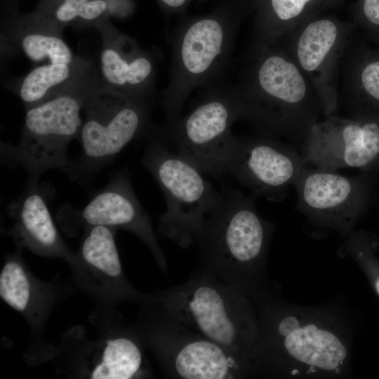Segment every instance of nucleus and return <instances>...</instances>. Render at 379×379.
<instances>
[{
	"label": "nucleus",
	"mask_w": 379,
	"mask_h": 379,
	"mask_svg": "<svg viewBox=\"0 0 379 379\" xmlns=\"http://www.w3.org/2000/svg\"><path fill=\"white\" fill-rule=\"evenodd\" d=\"M253 303L260 326L252 357L255 375H347L351 335L338 312L326 307L291 305L275 293Z\"/></svg>",
	"instance_id": "nucleus-1"
},
{
	"label": "nucleus",
	"mask_w": 379,
	"mask_h": 379,
	"mask_svg": "<svg viewBox=\"0 0 379 379\" xmlns=\"http://www.w3.org/2000/svg\"><path fill=\"white\" fill-rule=\"evenodd\" d=\"M255 133L301 143L323 110L312 85L278 44L253 36L234 85Z\"/></svg>",
	"instance_id": "nucleus-2"
},
{
	"label": "nucleus",
	"mask_w": 379,
	"mask_h": 379,
	"mask_svg": "<svg viewBox=\"0 0 379 379\" xmlns=\"http://www.w3.org/2000/svg\"><path fill=\"white\" fill-rule=\"evenodd\" d=\"M256 199L224 187L194 239L200 268L251 301L275 292L267 268L274 225L260 215Z\"/></svg>",
	"instance_id": "nucleus-3"
},
{
	"label": "nucleus",
	"mask_w": 379,
	"mask_h": 379,
	"mask_svg": "<svg viewBox=\"0 0 379 379\" xmlns=\"http://www.w3.org/2000/svg\"><path fill=\"white\" fill-rule=\"evenodd\" d=\"M151 295L194 331L253 362L260 335L257 313L252 301L234 287L199 268L187 282Z\"/></svg>",
	"instance_id": "nucleus-4"
},
{
	"label": "nucleus",
	"mask_w": 379,
	"mask_h": 379,
	"mask_svg": "<svg viewBox=\"0 0 379 379\" xmlns=\"http://www.w3.org/2000/svg\"><path fill=\"white\" fill-rule=\"evenodd\" d=\"M240 22L228 6L178 25L172 38L168 83L161 95L164 123L179 118L194 89L216 83L230 60Z\"/></svg>",
	"instance_id": "nucleus-5"
},
{
	"label": "nucleus",
	"mask_w": 379,
	"mask_h": 379,
	"mask_svg": "<svg viewBox=\"0 0 379 379\" xmlns=\"http://www.w3.org/2000/svg\"><path fill=\"white\" fill-rule=\"evenodd\" d=\"M138 305L134 327L166 377L235 379L255 376L251 359L194 331L155 301L151 293Z\"/></svg>",
	"instance_id": "nucleus-6"
},
{
	"label": "nucleus",
	"mask_w": 379,
	"mask_h": 379,
	"mask_svg": "<svg viewBox=\"0 0 379 379\" xmlns=\"http://www.w3.org/2000/svg\"><path fill=\"white\" fill-rule=\"evenodd\" d=\"M151 105L109 87L98 77L84 102L77 139L81 154L62 171L79 184L90 182L131 141L145 139L152 131Z\"/></svg>",
	"instance_id": "nucleus-7"
},
{
	"label": "nucleus",
	"mask_w": 379,
	"mask_h": 379,
	"mask_svg": "<svg viewBox=\"0 0 379 379\" xmlns=\"http://www.w3.org/2000/svg\"><path fill=\"white\" fill-rule=\"evenodd\" d=\"M145 140L142 164L156 180L166 201L157 231L180 247L187 248L194 242L219 199L220 191L197 167L171 149L157 125Z\"/></svg>",
	"instance_id": "nucleus-8"
},
{
	"label": "nucleus",
	"mask_w": 379,
	"mask_h": 379,
	"mask_svg": "<svg viewBox=\"0 0 379 379\" xmlns=\"http://www.w3.org/2000/svg\"><path fill=\"white\" fill-rule=\"evenodd\" d=\"M98 336L89 339L82 326L67 331L54 351L60 372L90 379L153 378L145 347L134 326L114 307L100 306Z\"/></svg>",
	"instance_id": "nucleus-9"
},
{
	"label": "nucleus",
	"mask_w": 379,
	"mask_h": 379,
	"mask_svg": "<svg viewBox=\"0 0 379 379\" xmlns=\"http://www.w3.org/2000/svg\"><path fill=\"white\" fill-rule=\"evenodd\" d=\"M98 77L26 109L19 142L1 145L3 161L22 168L29 178L36 180L52 169L62 171L70 161L68 146L79 138L86 95Z\"/></svg>",
	"instance_id": "nucleus-10"
},
{
	"label": "nucleus",
	"mask_w": 379,
	"mask_h": 379,
	"mask_svg": "<svg viewBox=\"0 0 379 379\" xmlns=\"http://www.w3.org/2000/svg\"><path fill=\"white\" fill-rule=\"evenodd\" d=\"M241 119L234 85L215 84L187 114L157 126L161 137L202 173L220 176L233 124Z\"/></svg>",
	"instance_id": "nucleus-11"
},
{
	"label": "nucleus",
	"mask_w": 379,
	"mask_h": 379,
	"mask_svg": "<svg viewBox=\"0 0 379 379\" xmlns=\"http://www.w3.org/2000/svg\"><path fill=\"white\" fill-rule=\"evenodd\" d=\"M378 173L345 176L337 171L307 166L293 185L296 207L312 226L345 239L373 199Z\"/></svg>",
	"instance_id": "nucleus-12"
},
{
	"label": "nucleus",
	"mask_w": 379,
	"mask_h": 379,
	"mask_svg": "<svg viewBox=\"0 0 379 379\" xmlns=\"http://www.w3.org/2000/svg\"><path fill=\"white\" fill-rule=\"evenodd\" d=\"M307 166L301 153L293 146L281 139L255 133L233 135L222 173L233 177L257 198L279 202Z\"/></svg>",
	"instance_id": "nucleus-13"
},
{
	"label": "nucleus",
	"mask_w": 379,
	"mask_h": 379,
	"mask_svg": "<svg viewBox=\"0 0 379 379\" xmlns=\"http://www.w3.org/2000/svg\"><path fill=\"white\" fill-rule=\"evenodd\" d=\"M352 27L328 18L305 21L277 44L307 77L320 100L324 117L339 111L338 80Z\"/></svg>",
	"instance_id": "nucleus-14"
},
{
	"label": "nucleus",
	"mask_w": 379,
	"mask_h": 379,
	"mask_svg": "<svg viewBox=\"0 0 379 379\" xmlns=\"http://www.w3.org/2000/svg\"><path fill=\"white\" fill-rule=\"evenodd\" d=\"M56 220L69 236L95 225L128 231L145 243L157 266L167 274V260L154 232L152 218L136 197L126 169L116 173L81 208L62 206Z\"/></svg>",
	"instance_id": "nucleus-15"
},
{
	"label": "nucleus",
	"mask_w": 379,
	"mask_h": 379,
	"mask_svg": "<svg viewBox=\"0 0 379 379\" xmlns=\"http://www.w3.org/2000/svg\"><path fill=\"white\" fill-rule=\"evenodd\" d=\"M301 144L307 166L379 172V121L337 114L315 124Z\"/></svg>",
	"instance_id": "nucleus-16"
},
{
	"label": "nucleus",
	"mask_w": 379,
	"mask_h": 379,
	"mask_svg": "<svg viewBox=\"0 0 379 379\" xmlns=\"http://www.w3.org/2000/svg\"><path fill=\"white\" fill-rule=\"evenodd\" d=\"M115 229L95 225L84 230L79 248L67 262L77 287L99 306L122 302L138 305L149 294L140 291L126 278L115 241Z\"/></svg>",
	"instance_id": "nucleus-17"
},
{
	"label": "nucleus",
	"mask_w": 379,
	"mask_h": 379,
	"mask_svg": "<svg viewBox=\"0 0 379 379\" xmlns=\"http://www.w3.org/2000/svg\"><path fill=\"white\" fill-rule=\"evenodd\" d=\"M21 252L15 249L5 258L0 272V297L29 324L35 338L31 358L33 361H43L54 354L53 348L43 340L44 326L67 291L60 283L38 279L25 262Z\"/></svg>",
	"instance_id": "nucleus-18"
},
{
	"label": "nucleus",
	"mask_w": 379,
	"mask_h": 379,
	"mask_svg": "<svg viewBox=\"0 0 379 379\" xmlns=\"http://www.w3.org/2000/svg\"><path fill=\"white\" fill-rule=\"evenodd\" d=\"M102 40L99 77L103 84L133 99L152 103L157 59L105 18L95 27Z\"/></svg>",
	"instance_id": "nucleus-19"
},
{
	"label": "nucleus",
	"mask_w": 379,
	"mask_h": 379,
	"mask_svg": "<svg viewBox=\"0 0 379 379\" xmlns=\"http://www.w3.org/2000/svg\"><path fill=\"white\" fill-rule=\"evenodd\" d=\"M39 180L29 178L22 193L8 206L14 222L8 230L16 249L27 248L41 257L67 262L73 251L60 235L49 210V190Z\"/></svg>",
	"instance_id": "nucleus-20"
},
{
	"label": "nucleus",
	"mask_w": 379,
	"mask_h": 379,
	"mask_svg": "<svg viewBox=\"0 0 379 379\" xmlns=\"http://www.w3.org/2000/svg\"><path fill=\"white\" fill-rule=\"evenodd\" d=\"M64 29L36 10L19 13L12 11L3 25L4 38L35 62L72 63L74 55L62 36Z\"/></svg>",
	"instance_id": "nucleus-21"
},
{
	"label": "nucleus",
	"mask_w": 379,
	"mask_h": 379,
	"mask_svg": "<svg viewBox=\"0 0 379 379\" xmlns=\"http://www.w3.org/2000/svg\"><path fill=\"white\" fill-rule=\"evenodd\" d=\"M338 92L339 109L347 117L379 121V58L366 55L350 44L342 61Z\"/></svg>",
	"instance_id": "nucleus-22"
},
{
	"label": "nucleus",
	"mask_w": 379,
	"mask_h": 379,
	"mask_svg": "<svg viewBox=\"0 0 379 379\" xmlns=\"http://www.w3.org/2000/svg\"><path fill=\"white\" fill-rule=\"evenodd\" d=\"M98 74L92 62L78 57L72 63L36 67L18 83L16 93L25 109L60 93L82 86Z\"/></svg>",
	"instance_id": "nucleus-23"
},
{
	"label": "nucleus",
	"mask_w": 379,
	"mask_h": 379,
	"mask_svg": "<svg viewBox=\"0 0 379 379\" xmlns=\"http://www.w3.org/2000/svg\"><path fill=\"white\" fill-rule=\"evenodd\" d=\"M314 0H267L254 26L253 36L270 43H277L303 23L301 17Z\"/></svg>",
	"instance_id": "nucleus-24"
},
{
	"label": "nucleus",
	"mask_w": 379,
	"mask_h": 379,
	"mask_svg": "<svg viewBox=\"0 0 379 379\" xmlns=\"http://www.w3.org/2000/svg\"><path fill=\"white\" fill-rule=\"evenodd\" d=\"M379 248L377 237L363 230H354L338 248L340 257L353 259L364 272L379 295V260L376 252Z\"/></svg>",
	"instance_id": "nucleus-25"
},
{
	"label": "nucleus",
	"mask_w": 379,
	"mask_h": 379,
	"mask_svg": "<svg viewBox=\"0 0 379 379\" xmlns=\"http://www.w3.org/2000/svg\"><path fill=\"white\" fill-rule=\"evenodd\" d=\"M89 1L40 0L36 11L64 29L67 26H76L81 11Z\"/></svg>",
	"instance_id": "nucleus-26"
},
{
	"label": "nucleus",
	"mask_w": 379,
	"mask_h": 379,
	"mask_svg": "<svg viewBox=\"0 0 379 379\" xmlns=\"http://www.w3.org/2000/svg\"><path fill=\"white\" fill-rule=\"evenodd\" d=\"M362 10L368 24L379 27V0H364Z\"/></svg>",
	"instance_id": "nucleus-27"
},
{
	"label": "nucleus",
	"mask_w": 379,
	"mask_h": 379,
	"mask_svg": "<svg viewBox=\"0 0 379 379\" xmlns=\"http://www.w3.org/2000/svg\"><path fill=\"white\" fill-rule=\"evenodd\" d=\"M168 13H173L185 8L191 0H158Z\"/></svg>",
	"instance_id": "nucleus-28"
}]
</instances>
